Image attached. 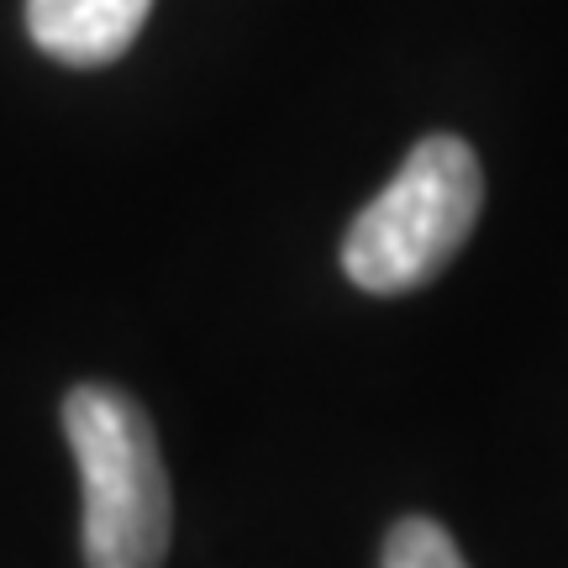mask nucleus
I'll list each match as a JSON object with an SVG mask.
<instances>
[{
    "instance_id": "obj_2",
    "label": "nucleus",
    "mask_w": 568,
    "mask_h": 568,
    "mask_svg": "<svg viewBox=\"0 0 568 568\" xmlns=\"http://www.w3.org/2000/svg\"><path fill=\"white\" fill-rule=\"evenodd\" d=\"M485 205V169L453 132H432L406 153L400 174L347 226L343 268L368 295H406L443 274Z\"/></svg>"
},
{
    "instance_id": "obj_3",
    "label": "nucleus",
    "mask_w": 568,
    "mask_h": 568,
    "mask_svg": "<svg viewBox=\"0 0 568 568\" xmlns=\"http://www.w3.org/2000/svg\"><path fill=\"white\" fill-rule=\"evenodd\" d=\"M153 0H27V32L48 59L69 69H101L122 59Z\"/></svg>"
},
{
    "instance_id": "obj_4",
    "label": "nucleus",
    "mask_w": 568,
    "mask_h": 568,
    "mask_svg": "<svg viewBox=\"0 0 568 568\" xmlns=\"http://www.w3.org/2000/svg\"><path fill=\"white\" fill-rule=\"evenodd\" d=\"M379 568H468L458 542L447 537L443 521L432 516H406L385 537V564Z\"/></svg>"
},
{
    "instance_id": "obj_1",
    "label": "nucleus",
    "mask_w": 568,
    "mask_h": 568,
    "mask_svg": "<svg viewBox=\"0 0 568 568\" xmlns=\"http://www.w3.org/2000/svg\"><path fill=\"white\" fill-rule=\"evenodd\" d=\"M63 437L84 489V564L159 568L174 531V495L148 410L116 385H74L63 400Z\"/></svg>"
}]
</instances>
